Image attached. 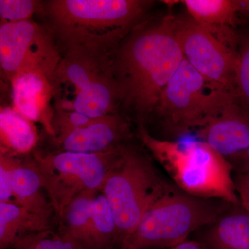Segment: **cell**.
I'll return each mask as SVG.
<instances>
[{
	"label": "cell",
	"instance_id": "6da1fadb",
	"mask_svg": "<svg viewBox=\"0 0 249 249\" xmlns=\"http://www.w3.org/2000/svg\"><path fill=\"white\" fill-rule=\"evenodd\" d=\"M110 59L119 113L125 111L145 125L184 59L177 37L176 18L168 15L146 19L121 41Z\"/></svg>",
	"mask_w": 249,
	"mask_h": 249
},
{
	"label": "cell",
	"instance_id": "7a4b0ae2",
	"mask_svg": "<svg viewBox=\"0 0 249 249\" xmlns=\"http://www.w3.org/2000/svg\"><path fill=\"white\" fill-rule=\"evenodd\" d=\"M148 0H49L43 18L60 52L80 47L111 53L134 28L147 19Z\"/></svg>",
	"mask_w": 249,
	"mask_h": 249
},
{
	"label": "cell",
	"instance_id": "3957f363",
	"mask_svg": "<svg viewBox=\"0 0 249 249\" xmlns=\"http://www.w3.org/2000/svg\"><path fill=\"white\" fill-rule=\"evenodd\" d=\"M137 136L180 189L191 196L240 205L232 165L206 142L181 144L158 139L143 124H138Z\"/></svg>",
	"mask_w": 249,
	"mask_h": 249
},
{
	"label": "cell",
	"instance_id": "277c9868",
	"mask_svg": "<svg viewBox=\"0 0 249 249\" xmlns=\"http://www.w3.org/2000/svg\"><path fill=\"white\" fill-rule=\"evenodd\" d=\"M60 52L52 77L54 111H76L91 119L120 114L110 53L80 47Z\"/></svg>",
	"mask_w": 249,
	"mask_h": 249
},
{
	"label": "cell",
	"instance_id": "5b68a950",
	"mask_svg": "<svg viewBox=\"0 0 249 249\" xmlns=\"http://www.w3.org/2000/svg\"><path fill=\"white\" fill-rule=\"evenodd\" d=\"M234 206L222 199L191 196L177 187L145 213L134 231L123 241L120 249L171 248L215 222Z\"/></svg>",
	"mask_w": 249,
	"mask_h": 249
},
{
	"label": "cell",
	"instance_id": "8992f818",
	"mask_svg": "<svg viewBox=\"0 0 249 249\" xmlns=\"http://www.w3.org/2000/svg\"><path fill=\"white\" fill-rule=\"evenodd\" d=\"M160 175L151 157L127 144L102 191L115 219L120 246L159 199L177 188Z\"/></svg>",
	"mask_w": 249,
	"mask_h": 249
},
{
	"label": "cell",
	"instance_id": "52a82bcc",
	"mask_svg": "<svg viewBox=\"0 0 249 249\" xmlns=\"http://www.w3.org/2000/svg\"><path fill=\"white\" fill-rule=\"evenodd\" d=\"M235 100L233 93L206 79L183 59L160 95L152 118L170 141L203 128Z\"/></svg>",
	"mask_w": 249,
	"mask_h": 249
},
{
	"label": "cell",
	"instance_id": "ba28073f",
	"mask_svg": "<svg viewBox=\"0 0 249 249\" xmlns=\"http://www.w3.org/2000/svg\"><path fill=\"white\" fill-rule=\"evenodd\" d=\"M126 145L99 153H35L34 161L40 172L44 188L57 219L80 193L102 189Z\"/></svg>",
	"mask_w": 249,
	"mask_h": 249
},
{
	"label": "cell",
	"instance_id": "9c48e42d",
	"mask_svg": "<svg viewBox=\"0 0 249 249\" xmlns=\"http://www.w3.org/2000/svg\"><path fill=\"white\" fill-rule=\"evenodd\" d=\"M61 52L52 33L34 21H1L0 66L9 82L22 71L42 72L52 78Z\"/></svg>",
	"mask_w": 249,
	"mask_h": 249
},
{
	"label": "cell",
	"instance_id": "30bf717a",
	"mask_svg": "<svg viewBox=\"0 0 249 249\" xmlns=\"http://www.w3.org/2000/svg\"><path fill=\"white\" fill-rule=\"evenodd\" d=\"M176 35L185 60L206 79L234 94L237 51L193 19H176Z\"/></svg>",
	"mask_w": 249,
	"mask_h": 249
},
{
	"label": "cell",
	"instance_id": "8fae6325",
	"mask_svg": "<svg viewBox=\"0 0 249 249\" xmlns=\"http://www.w3.org/2000/svg\"><path fill=\"white\" fill-rule=\"evenodd\" d=\"M128 123L121 114L93 119L88 125L53 139L58 152L99 153L114 150L130 138Z\"/></svg>",
	"mask_w": 249,
	"mask_h": 249
},
{
	"label": "cell",
	"instance_id": "7c38bea8",
	"mask_svg": "<svg viewBox=\"0 0 249 249\" xmlns=\"http://www.w3.org/2000/svg\"><path fill=\"white\" fill-rule=\"evenodd\" d=\"M13 107L31 122L40 123L52 138L54 109L52 78L37 71L19 72L11 80Z\"/></svg>",
	"mask_w": 249,
	"mask_h": 249
},
{
	"label": "cell",
	"instance_id": "4fadbf2b",
	"mask_svg": "<svg viewBox=\"0 0 249 249\" xmlns=\"http://www.w3.org/2000/svg\"><path fill=\"white\" fill-rule=\"evenodd\" d=\"M196 132L203 142L229 160L249 147V111L235 99Z\"/></svg>",
	"mask_w": 249,
	"mask_h": 249
},
{
	"label": "cell",
	"instance_id": "5bb4252c",
	"mask_svg": "<svg viewBox=\"0 0 249 249\" xmlns=\"http://www.w3.org/2000/svg\"><path fill=\"white\" fill-rule=\"evenodd\" d=\"M47 231V219L14 203H0L1 249H14L21 242Z\"/></svg>",
	"mask_w": 249,
	"mask_h": 249
},
{
	"label": "cell",
	"instance_id": "9a60e30c",
	"mask_svg": "<svg viewBox=\"0 0 249 249\" xmlns=\"http://www.w3.org/2000/svg\"><path fill=\"white\" fill-rule=\"evenodd\" d=\"M198 232L196 240L211 249H249V214L231 209Z\"/></svg>",
	"mask_w": 249,
	"mask_h": 249
},
{
	"label": "cell",
	"instance_id": "2e32d148",
	"mask_svg": "<svg viewBox=\"0 0 249 249\" xmlns=\"http://www.w3.org/2000/svg\"><path fill=\"white\" fill-rule=\"evenodd\" d=\"M43 191V182L35 162L21 163L19 160L13 173L14 204L49 221L53 208Z\"/></svg>",
	"mask_w": 249,
	"mask_h": 249
},
{
	"label": "cell",
	"instance_id": "e0dca14e",
	"mask_svg": "<svg viewBox=\"0 0 249 249\" xmlns=\"http://www.w3.org/2000/svg\"><path fill=\"white\" fill-rule=\"evenodd\" d=\"M1 152L7 155H25L36 147L38 135L33 122L14 107H1L0 110Z\"/></svg>",
	"mask_w": 249,
	"mask_h": 249
},
{
	"label": "cell",
	"instance_id": "ac0fdd59",
	"mask_svg": "<svg viewBox=\"0 0 249 249\" xmlns=\"http://www.w3.org/2000/svg\"><path fill=\"white\" fill-rule=\"evenodd\" d=\"M120 247V239L114 214L102 189L96 193L92 214L81 247L83 249H111Z\"/></svg>",
	"mask_w": 249,
	"mask_h": 249
},
{
	"label": "cell",
	"instance_id": "d6986e66",
	"mask_svg": "<svg viewBox=\"0 0 249 249\" xmlns=\"http://www.w3.org/2000/svg\"><path fill=\"white\" fill-rule=\"evenodd\" d=\"M98 191L90 190L80 193L64 209L58 219V233L76 242L80 247L89 225L93 201Z\"/></svg>",
	"mask_w": 249,
	"mask_h": 249
},
{
	"label": "cell",
	"instance_id": "ffe728a7",
	"mask_svg": "<svg viewBox=\"0 0 249 249\" xmlns=\"http://www.w3.org/2000/svg\"><path fill=\"white\" fill-rule=\"evenodd\" d=\"M193 20L212 31L235 24L236 0H183Z\"/></svg>",
	"mask_w": 249,
	"mask_h": 249
},
{
	"label": "cell",
	"instance_id": "44dd1931",
	"mask_svg": "<svg viewBox=\"0 0 249 249\" xmlns=\"http://www.w3.org/2000/svg\"><path fill=\"white\" fill-rule=\"evenodd\" d=\"M234 95L236 101L249 111V31L239 41Z\"/></svg>",
	"mask_w": 249,
	"mask_h": 249
},
{
	"label": "cell",
	"instance_id": "7402d4cb",
	"mask_svg": "<svg viewBox=\"0 0 249 249\" xmlns=\"http://www.w3.org/2000/svg\"><path fill=\"white\" fill-rule=\"evenodd\" d=\"M41 1L33 0H0L1 21L18 22L30 20L33 15L38 13Z\"/></svg>",
	"mask_w": 249,
	"mask_h": 249
},
{
	"label": "cell",
	"instance_id": "603a6c76",
	"mask_svg": "<svg viewBox=\"0 0 249 249\" xmlns=\"http://www.w3.org/2000/svg\"><path fill=\"white\" fill-rule=\"evenodd\" d=\"M13 249H83L76 242L50 230L24 241Z\"/></svg>",
	"mask_w": 249,
	"mask_h": 249
},
{
	"label": "cell",
	"instance_id": "cb8c5ba5",
	"mask_svg": "<svg viewBox=\"0 0 249 249\" xmlns=\"http://www.w3.org/2000/svg\"><path fill=\"white\" fill-rule=\"evenodd\" d=\"M93 119L76 111H54L52 127L55 137H62L80 127L88 125Z\"/></svg>",
	"mask_w": 249,
	"mask_h": 249
},
{
	"label": "cell",
	"instance_id": "d4e9b609",
	"mask_svg": "<svg viewBox=\"0 0 249 249\" xmlns=\"http://www.w3.org/2000/svg\"><path fill=\"white\" fill-rule=\"evenodd\" d=\"M19 160L14 156L0 154V203H14L13 173Z\"/></svg>",
	"mask_w": 249,
	"mask_h": 249
},
{
	"label": "cell",
	"instance_id": "484cf974",
	"mask_svg": "<svg viewBox=\"0 0 249 249\" xmlns=\"http://www.w3.org/2000/svg\"><path fill=\"white\" fill-rule=\"evenodd\" d=\"M235 189L241 206L249 214V178L246 174L236 173L233 176Z\"/></svg>",
	"mask_w": 249,
	"mask_h": 249
},
{
	"label": "cell",
	"instance_id": "4316f807",
	"mask_svg": "<svg viewBox=\"0 0 249 249\" xmlns=\"http://www.w3.org/2000/svg\"><path fill=\"white\" fill-rule=\"evenodd\" d=\"M228 160L237 173H249V147L245 152Z\"/></svg>",
	"mask_w": 249,
	"mask_h": 249
},
{
	"label": "cell",
	"instance_id": "83f0119b",
	"mask_svg": "<svg viewBox=\"0 0 249 249\" xmlns=\"http://www.w3.org/2000/svg\"><path fill=\"white\" fill-rule=\"evenodd\" d=\"M168 249H211L208 246L196 240H187Z\"/></svg>",
	"mask_w": 249,
	"mask_h": 249
},
{
	"label": "cell",
	"instance_id": "f1b7e54d",
	"mask_svg": "<svg viewBox=\"0 0 249 249\" xmlns=\"http://www.w3.org/2000/svg\"><path fill=\"white\" fill-rule=\"evenodd\" d=\"M237 14L242 15L249 20V0H236Z\"/></svg>",
	"mask_w": 249,
	"mask_h": 249
},
{
	"label": "cell",
	"instance_id": "f546056e",
	"mask_svg": "<svg viewBox=\"0 0 249 249\" xmlns=\"http://www.w3.org/2000/svg\"><path fill=\"white\" fill-rule=\"evenodd\" d=\"M244 174H246V175H247V177H248V178H249V173H244Z\"/></svg>",
	"mask_w": 249,
	"mask_h": 249
},
{
	"label": "cell",
	"instance_id": "4dcf8cb0",
	"mask_svg": "<svg viewBox=\"0 0 249 249\" xmlns=\"http://www.w3.org/2000/svg\"><path fill=\"white\" fill-rule=\"evenodd\" d=\"M139 249L131 248V249Z\"/></svg>",
	"mask_w": 249,
	"mask_h": 249
}]
</instances>
